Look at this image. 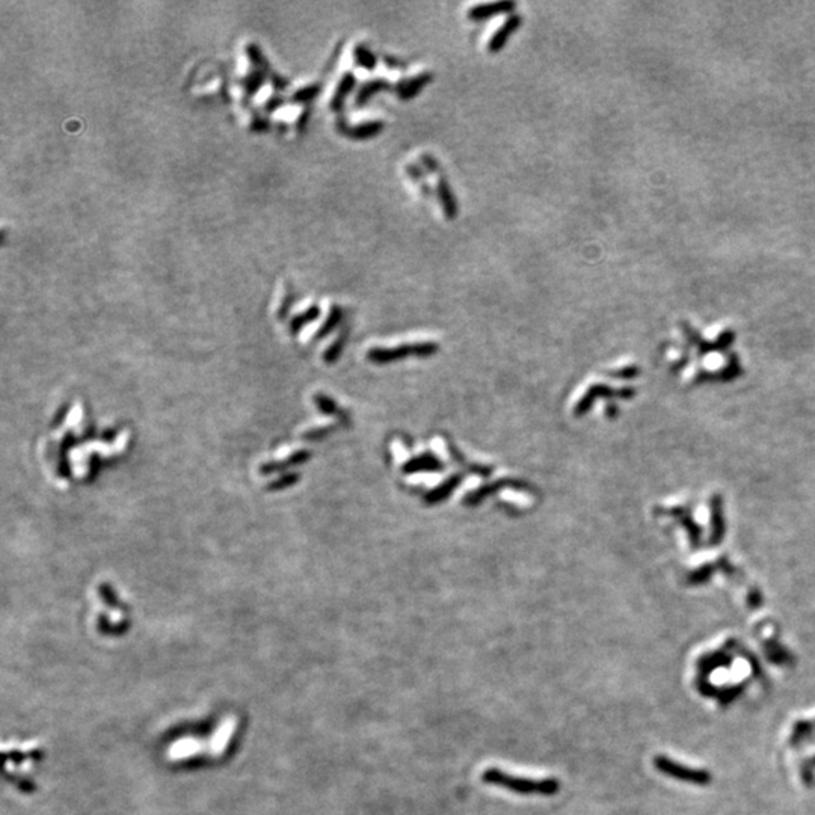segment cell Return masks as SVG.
Masks as SVG:
<instances>
[{"instance_id":"1","label":"cell","mask_w":815,"mask_h":815,"mask_svg":"<svg viewBox=\"0 0 815 815\" xmlns=\"http://www.w3.org/2000/svg\"><path fill=\"white\" fill-rule=\"evenodd\" d=\"M480 779L484 784L504 788L520 796H553L560 790L557 779H532L506 773L500 768H487Z\"/></svg>"},{"instance_id":"2","label":"cell","mask_w":815,"mask_h":815,"mask_svg":"<svg viewBox=\"0 0 815 815\" xmlns=\"http://www.w3.org/2000/svg\"><path fill=\"white\" fill-rule=\"evenodd\" d=\"M434 76L431 73H420L411 79H403L398 83L395 86V91H398V95L402 98V100H411L415 95L420 94L424 88L432 82Z\"/></svg>"},{"instance_id":"3","label":"cell","mask_w":815,"mask_h":815,"mask_svg":"<svg viewBox=\"0 0 815 815\" xmlns=\"http://www.w3.org/2000/svg\"><path fill=\"white\" fill-rule=\"evenodd\" d=\"M516 8L515 2H509V0H503V2H491V4H482L477 5L475 8H471L468 11V18L470 20H475V21H480V20H488L491 17L495 16H501L506 13H512V11Z\"/></svg>"},{"instance_id":"4","label":"cell","mask_w":815,"mask_h":815,"mask_svg":"<svg viewBox=\"0 0 815 815\" xmlns=\"http://www.w3.org/2000/svg\"><path fill=\"white\" fill-rule=\"evenodd\" d=\"M521 21H523L521 16L512 14L508 20L504 21V25L492 35V38L489 40V44H488V50L491 53L501 52L503 47L506 46V42L509 41L511 35L521 26Z\"/></svg>"},{"instance_id":"5","label":"cell","mask_w":815,"mask_h":815,"mask_svg":"<svg viewBox=\"0 0 815 815\" xmlns=\"http://www.w3.org/2000/svg\"><path fill=\"white\" fill-rule=\"evenodd\" d=\"M435 346L434 345H408V346H400V347H395V349H390V350H381L376 349L371 352V358L374 359H393V358H398V357H405V355H412V354H418V355H424V354H431L434 352Z\"/></svg>"},{"instance_id":"6","label":"cell","mask_w":815,"mask_h":815,"mask_svg":"<svg viewBox=\"0 0 815 815\" xmlns=\"http://www.w3.org/2000/svg\"><path fill=\"white\" fill-rule=\"evenodd\" d=\"M436 194H438V200L441 203L443 207V212L446 215L447 219H455L458 216L459 212V207H458V201H456V196L451 191V187L448 184V182L441 177L438 182L436 186Z\"/></svg>"},{"instance_id":"7","label":"cell","mask_w":815,"mask_h":815,"mask_svg":"<svg viewBox=\"0 0 815 815\" xmlns=\"http://www.w3.org/2000/svg\"><path fill=\"white\" fill-rule=\"evenodd\" d=\"M340 129L349 138L361 141V139H370V138L378 136L383 130V123L382 121H369V123L358 124L355 127H347L346 124H340Z\"/></svg>"},{"instance_id":"8","label":"cell","mask_w":815,"mask_h":815,"mask_svg":"<svg viewBox=\"0 0 815 815\" xmlns=\"http://www.w3.org/2000/svg\"><path fill=\"white\" fill-rule=\"evenodd\" d=\"M388 88H390V83L383 79H374V81L366 82L359 88V91L357 94V98H355L357 106H364L366 103H369V100L373 95H376L382 91H387Z\"/></svg>"},{"instance_id":"9","label":"cell","mask_w":815,"mask_h":815,"mask_svg":"<svg viewBox=\"0 0 815 815\" xmlns=\"http://www.w3.org/2000/svg\"><path fill=\"white\" fill-rule=\"evenodd\" d=\"M355 85H357V79L352 73H346L343 77H341V81L338 83V88L334 94L333 102H331V106H333L334 111H340L341 106H343V103L346 100L347 94L354 90Z\"/></svg>"},{"instance_id":"10","label":"cell","mask_w":815,"mask_h":815,"mask_svg":"<svg viewBox=\"0 0 815 815\" xmlns=\"http://www.w3.org/2000/svg\"><path fill=\"white\" fill-rule=\"evenodd\" d=\"M354 56H355V62L358 67H362L366 70H373L374 67L378 65V58L376 54H374L366 44H358L355 47L354 52Z\"/></svg>"},{"instance_id":"11","label":"cell","mask_w":815,"mask_h":815,"mask_svg":"<svg viewBox=\"0 0 815 815\" xmlns=\"http://www.w3.org/2000/svg\"><path fill=\"white\" fill-rule=\"evenodd\" d=\"M317 93H319V86L313 85V86L304 88V90H301L299 93H296L295 97H296V100H310V98H313Z\"/></svg>"},{"instance_id":"12","label":"cell","mask_w":815,"mask_h":815,"mask_svg":"<svg viewBox=\"0 0 815 815\" xmlns=\"http://www.w3.org/2000/svg\"><path fill=\"white\" fill-rule=\"evenodd\" d=\"M422 162H423V165H426V167H427V169H429V171H432V172H435V171H436V168H438V163H436V160H435L434 157L427 156V154H426V156H423V157H422Z\"/></svg>"}]
</instances>
